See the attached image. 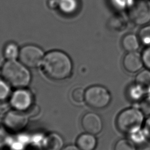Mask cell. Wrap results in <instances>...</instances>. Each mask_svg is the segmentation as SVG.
<instances>
[{"mask_svg":"<svg viewBox=\"0 0 150 150\" xmlns=\"http://www.w3.org/2000/svg\"><path fill=\"white\" fill-rule=\"evenodd\" d=\"M40 67L47 77L53 80L60 81L70 76L73 63L67 54L56 50L45 54Z\"/></svg>","mask_w":150,"mask_h":150,"instance_id":"6da1fadb","label":"cell"},{"mask_svg":"<svg viewBox=\"0 0 150 150\" xmlns=\"http://www.w3.org/2000/svg\"><path fill=\"white\" fill-rule=\"evenodd\" d=\"M2 79L11 87L25 88L30 83L31 74L28 68L16 60H7L1 70Z\"/></svg>","mask_w":150,"mask_h":150,"instance_id":"7a4b0ae2","label":"cell"},{"mask_svg":"<svg viewBox=\"0 0 150 150\" xmlns=\"http://www.w3.org/2000/svg\"><path fill=\"white\" fill-rule=\"evenodd\" d=\"M144 112L136 107L125 109L120 112L116 119V125L121 132L129 135L142 128Z\"/></svg>","mask_w":150,"mask_h":150,"instance_id":"3957f363","label":"cell"},{"mask_svg":"<svg viewBox=\"0 0 150 150\" xmlns=\"http://www.w3.org/2000/svg\"><path fill=\"white\" fill-rule=\"evenodd\" d=\"M127 11L132 23L144 26L150 22V0H131Z\"/></svg>","mask_w":150,"mask_h":150,"instance_id":"277c9868","label":"cell"},{"mask_svg":"<svg viewBox=\"0 0 150 150\" xmlns=\"http://www.w3.org/2000/svg\"><path fill=\"white\" fill-rule=\"evenodd\" d=\"M111 100V94L104 86L94 85L89 87L85 91L84 101L91 108H104L110 103Z\"/></svg>","mask_w":150,"mask_h":150,"instance_id":"5b68a950","label":"cell"},{"mask_svg":"<svg viewBox=\"0 0 150 150\" xmlns=\"http://www.w3.org/2000/svg\"><path fill=\"white\" fill-rule=\"evenodd\" d=\"M45 54L39 47L33 45H26L20 49L19 61L28 69L40 66Z\"/></svg>","mask_w":150,"mask_h":150,"instance_id":"8992f818","label":"cell"},{"mask_svg":"<svg viewBox=\"0 0 150 150\" xmlns=\"http://www.w3.org/2000/svg\"><path fill=\"white\" fill-rule=\"evenodd\" d=\"M29 121V116L25 111L13 110L8 111L3 122L6 129L13 132H19L24 129Z\"/></svg>","mask_w":150,"mask_h":150,"instance_id":"52a82bcc","label":"cell"},{"mask_svg":"<svg viewBox=\"0 0 150 150\" xmlns=\"http://www.w3.org/2000/svg\"><path fill=\"white\" fill-rule=\"evenodd\" d=\"M33 96L30 91L25 88H16L11 95L10 105L14 110L25 111L32 107Z\"/></svg>","mask_w":150,"mask_h":150,"instance_id":"ba28073f","label":"cell"},{"mask_svg":"<svg viewBox=\"0 0 150 150\" xmlns=\"http://www.w3.org/2000/svg\"><path fill=\"white\" fill-rule=\"evenodd\" d=\"M82 128L86 131L93 135L100 133L103 129V124L101 118L95 112H87L81 118Z\"/></svg>","mask_w":150,"mask_h":150,"instance_id":"9c48e42d","label":"cell"},{"mask_svg":"<svg viewBox=\"0 0 150 150\" xmlns=\"http://www.w3.org/2000/svg\"><path fill=\"white\" fill-rule=\"evenodd\" d=\"M122 66L127 72L134 73L139 71L144 66L141 55L137 52H128L123 58Z\"/></svg>","mask_w":150,"mask_h":150,"instance_id":"30bf717a","label":"cell"},{"mask_svg":"<svg viewBox=\"0 0 150 150\" xmlns=\"http://www.w3.org/2000/svg\"><path fill=\"white\" fill-rule=\"evenodd\" d=\"M63 145V138L56 132H52L43 138L42 146L44 150H62Z\"/></svg>","mask_w":150,"mask_h":150,"instance_id":"8fae6325","label":"cell"},{"mask_svg":"<svg viewBox=\"0 0 150 150\" xmlns=\"http://www.w3.org/2000/svg\"><path fill=\"white\" fill-rule=\"evenodd\" d=\"M97 144L95 135L88 132L80 135L76 140V145L81 150H94Z\"/></svg>","mask_w":150,"mask_h":150,"instance_id":"7c38bea8","label":"cell"},{"mask_svg":"<svg viewBox=\"0 0 150 150\" xmlns=\"http://www.w3.org/2000/svg\"><path fill=\"white\" fill-rule=\"evenodd\" d=\"M121 45L127 52H136L139 47L140 41L138 36L133 33L125 35L122 39Z\"/></svg>","mask_w":150,"mask_h":150,"instance_id":"4fadbf2b","label":"cell"},{"mask_svg":"<svg viewBox=\"0 0 150 150\" xmlns=\"http://www.w3.org/2000/svg\"><path fill=\"white\" fill-rule=\"evenodd\" d=\"M79 6L78 0H58L57 9L63 15H71L76 13Z\"/></svg>","mask_w":150,"mask_h":150,"instance_id":"5bb4252c","label":"cell"},{"mask_svg":"<svg viewBox=\"0 0 150 150\" xmlns=\"http://www.w3.org/2000/svg\"><path fill=\"white\" fill-rule=\"evenodd\" d=\"M19 50L20 49L16 43L9 42L5 46L3 54L7 60H14L18 58Z\"/></svg>","mask_w":150,"mask_h":150,"instance_id":"9a60e30c","label":"cell"},{"mask_svg":"<svg viewBox=\"0 0 150 150\" xmlns=\"http://www.w3.org/2000/svg\"><path fill=\"white\" fill-rule=\"evenodd\" d=\"M146 93V90L137 84L132 86L128 90L129 97L135 101H142Z\"/></svg>","mask_w":150,"mask_h":150,"instance_id":"2e32d148","label":"cell"},{"mask_svg":"<svg viewBox=\"0 0 150 150\" xmlns=\"http://www.w3.org/2000/svg\"><path fill=\"white\" fill-rule=\"evenodd\" d=\"M135 84L147 90L150 87V70L145 69L141 71L135 77Z\"/></svg>","mask_w":150,"mask_h":150,"instance_id":"e0dca14e","label":"cell"},{"mask_svg":"<svg viewBox=\"0 0 150 150\" xmlns=\"http://www.w3.org/2000/svg\"><path fill=\"white\" fill-rule=\"evenodd\" d=\"M110 27L114 30H121L127 26V22L124 16L117 15L112 17L109 22Z\"/></svg>","mask_w":150,"mask_h":150,"instance_id":"ac0fdd59","label":"cell"},{"mask_svg":"<svg viewBox=\"0 0 150 150\" xmlns=\"http://www.w3.org/2000/svg\"><path fill=\"white\" fill-rule=\"evenodd\" d=\"M130 140L134 144L141 145L148 140L146 135L142 128L129 135Z\"/></svg>","mask_w":150,"mask_h":150,"instance_id":"d6986e66","label":"cell"},{"mask_svg":"<svg viewBox=\"0 0 150 150\" xmlns=\"http://www.w3.org/2000/svg\"><path fill=\"white\" fill-rule=\"evenodd\" d=\"M138 37L143 45L150 46V25H144L139 30Z\"/></svg>","mask_w":150,"mask_h":150,"instance_id":"ffe728a7","label":"cell"},{"mask_svg":"<svg viewBox=\"0 0 150 150\" xmlns=\"http://www.w3.org/2000/svg\"><path fill=\"white\" fill-rule=\"evenodd\" d=\"M114 150H137L135 144L127 139L118 140L114 145Z\"/></svg>","mask_w":150,"mask_h":150,"instance_id":"44dd1931","label":"cell"},{"mask_svg":"<svg viewBox=\"0 0 150 150\" xmlns=\"http://www.w3.org/2000/svg\"><path fill=\"white\" fill-rule=\"evenodd\" d=\"M85 91L81 87H77L71 92V98L76 103H81L84 101Z\"/></svg>","mask_w":150,"mask_h":150,"instance_id":"7402d4cb","label":"cell"},{"mask_svg":"<svg viewBox=\"0 0 150 150\" xmlns=\"http://www.w3.org/2000/svg\"><path fill=\"white\" fill-rule=\"evenodd\" d=\"M10 87L3 79L0 80V101L6 100L10 96Z\"/></svg>","mask_w":150,"mask_h":150,"instance_id":"603a6c76","label":"cell"},{"mask_svg":"<svg viewBox=\"0 0 150 150\" xmlns=\"http://www.w3.org/2000/svg\"><path fill=\"white\" fill-rule=\"evenodd\" d=\"M141 56L144 65L147 69L150 70V46H146L143 50Z\"/></svg>","mask_w":150,"mask_h":150,"instance_id":"cb8c5ba5","label":"cell"},{"mask_svg":"<svg viewBox=\"0 0 150 150\" xmlns=\"http://www.w3.org/2000/svg\"><path fill=\"white\" fill-rule=\"evenodd\" d=\"M111 1L118 9H127L131 0H111Z\"/></svg>","mask_w":150,"mask_h":150,"instance_id":"d4e9b609","label":"cell"},{"mask_svg":"<svg viewBox=\"0 0 150 150\" xmlns=\"http://www.w3.org/2000/svg\"><path fill=\"white\" fill-rule=\"evenodd\" d=\"M141 108L143 112L150 114V100L146 97L141 101Z\"/></svg>","mask_w":150,"mask_h":150,"instance_id":"484cf974","label":"cell"},{"mask_svg":"<svg viewBox=\"0 0 150 150\" xmlns=\"http://www.w3.org/2000/svg\"><path fill=\"white\" fill-rule=\"evenodd\" d=\"M142 128L146 135L147 139L150 141V115H149L145 121H144Z\"/></svg>","mask_w":150,"mask_h":150,"instance_id":"4316f807","label":"cell"},{"mask_svg":"<svg viewBox=\"0 0 150 150\" xmlns=\"http://www.w3.org/2000/svg\"><path fill=\"white\" fill-rule=\"evenodd\" d=\"M47 6L49 9H57L58 6V0H47Z\"/></svg>","mask_w":150,"mask_h":150,"instance_id":"83f0119b","label":"cell"},{"mask_svg":"<svg viewBox=\"0 0 150 150\" xmlns=\"http://www.w3.org/2000/svg\"><path fill=\"white\" fill-rule=\"evenodd\" d=\"M62 150H81L79 148V147L77 145H69L64 148H63Z\"/></svg>","mask_w":150,"mask_h":150,"instance_id":"f1b7e54d","label":"cell"},{"mask_svg":"<svg viewBox=\"0 0 150 150\" xmlns=\"http://www.w3.org/2000/svg\"><path fill=\"white\" fill-rule=\"evenodd\" d=\"M146 94V97L150 100V87L147 88Z\"/></svg>","mask_w":150,"mask_h":150,"instance_id":"f546056e","label":"cell"}]
</instances>
